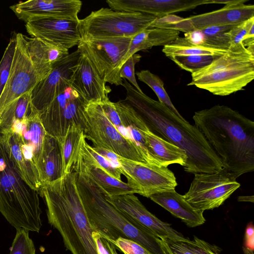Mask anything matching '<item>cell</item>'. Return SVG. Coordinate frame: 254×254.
<instances>
[{
	"label": "cell",
	"instance_id": "cell-1",
	"mask_svg": "<svg viewBox=\"0 0 254 254\" xmlns=\"http://www.w3.org/2000/svg\"><path fill=\"white\" fill-rule=\"evenodd\" d=\"M122 85L126 90L125 101L138 114L149 129L185 151V172L211 174L223 169L221 160L195 125L179 118L165 104L139 92L126 79H123Z\"/></svg>",
	"mask_w": 254,
	"mask_h": 254
},
{
	"label": "cell",
	"instance_id": "cell-2",
	"mask_svg": "<svg viewBox=\"0 0 254 254\" xmlns=\"http://www.w3.org/2000/svg\"><path fill=\"white\" fill-rule=\"evenodd\" d=\"M195 126L236 179L254 170V122L225 105L194 113Z\"/></svg>",
	"mask_w": 254,
	"mask_h": 254
},
{
	"label": "cell",
	"instance_id": "cell-3",
	"mask_svg": "<svg viewBox=\"0 0 254 254\" xmlns=\"http://www.w3.org/2000/svg\"><path fill=\"white\" fill-rule=\"evenodd\" d=\"M39 194L44 199L49 223L62 237L72 254H99L72 169L64 177L43 184Z\"/></svg>",
	"mask_w": 254,
	"mask_h": 254
},
{
	"label": "cell",
	"instance_id": "cell-4",
	"mask_svg": "<svg viewBox=\"0 0 254 254\" xmlns=\"http://www.w3.org/2000/svg\"><path fill=\"white\" fill-rule=\"evenodd\" d=\"M76 173L78 192L93 229L108 241L119 237L131 239L152 254H169L162 239L124 215L105 199L98 187L81 171Z\"/></svg>",
	"mask_w": 254,
	"mask_h": 254
},
{
	"label": "cell",
	"instance_id": "cell-5",
	"mask_svg": "<svg viewBox=\"0 0 254 254\" xmlns=\"http://www.w3.org/2000/svg\"><path fill=\"white\" fill-rule=\"evenodd\" d=\"M39 195L14 168L0 132V212L16 229L39 232L42 226Z\"/></svg>",
	"mask_w": 254,
	"mask_h": 254
},
{
	"label": "cell",
	"instance_id": "cell-6",
	"mask_svg": "<svg viewBox=\"0 0 254 254\" xmlns=\"http://www.w3.org/2000/svg\"><path fill=\"white\" fill-rule=\"evenodd\" d=\"M188 86L225 96L244 89L254 78V53L247 48L228 51L211 63L191 74Z\"/></svg>",
	"mask_w": 254,
	"mask_h": 254
},
{
	"label": "cell",
	"instance_id": "cell-7",
	"mask_svg": "<svg viewBox=\"0 0 254 254\" xmlns=\"http://www.w3.org/2000/svg\"><path fill=\"white\" fill-rule=\"evenodd\" d=\"M28 37L21 33L15 34L16 46L12 65L0 96V118L13 102L32 91L52 69L49 64L31 55Z\"/></svg>",
	"mask_w": 254,
	"mask_h": 254
},
{
	"label": "cell",
	"instance_id": "cell-8",
	"mask_svg": "<svg viewBox=\"0 0 254 254\" xmlns=\"http://www.w3.org/2000/svg\"><path fill=\"white\" fill-rule=\"evenodd\" d=\"M157 18L146 13L102 7L79 19L78 27L81 40L132 37L149 28Z\"/></svg>",
	"mask_w": 254,
	"mask_h": 254
},
{
	"label": "cell",
	"instance_id": "cell-9",
	"mask_svg": "<svg viewBox=\"0 0 254 254\" xmlns=\"http://www.w3.org/2000/svg\"><path fill=\"white\" fill-rule=\"evenodd\" d=\"M83 132L85 138L90 140L94 147L107 149L129 160L145 163L135 143L114 127L99 102L88 103L85 107Z\"/></svg>",
	"mask_w": 254,
	"mask_h": 254
},
{
	"label": "cell",
	"instance_id": "cell-10",
	"mask_svg": "<svg viewBox=\"0 0 254 254\" xmlns=\"http://www.w3.org/2000/svg\"><path fill=\"white\" fill-rule=\"evenodd\" d=\"M248 0H229L220 9L186 18L169 14L160 18L159 28L184 33L208 27L236 25L254 17V5Z\"/></svg>",
	"mask_w": 254,
	"mask_h": 254
},
{
	"label": "cell",
	"instance_id": "cell-11",
	"mask_svg": "<svg viewBox=\"0 0 254 254\" xmlns=\"http://www.w3.org/2000/svg\"><path fill=\"white\" fill-rule=\"evenodd\" d=\"M132 37L81 40L77 49L84 53L106 83L116 86L123 82L120 71Z\"/></svg>",
	"mask_w": 254,
	"mask_h": 254
},
{
	"label": "cell",
	"instance_id": "cell-12",
	"mask_svg": "<svg viewBox=\"0 0 254 254\" xmlns=\"http://www.w3.org/2000/svg\"><path fill=\"white\" fill-rule=\"evenodd\" d=\"M88 103L71 85L40 113L48 135L57 139L64 136L73 127L84 129V111Z\"/></svg>",
	"mask_w": 254,
	"mask_h": 254
},
{
	"label": "cell",
	"instance_id": "cell-13",
	"mask_svg": "<svg viewBox=\"0 0 254 254\" xmlns=\"http://www.w3.org/2000/svg\"><path fill=\"white\" fill-rule=\"evenodd\" d=\"M189 190L183 195L194 209L204 211L219 207L241 185L222 169L215 173H196Z\"/></svg>",
	"mask_w": 254,
	"mask_h": 254
},
{
	"label": "cell",
	"instance_id": "cell-14",
	"mask_svg": "<svg viewBox=\"0 0 254 254\" xmlns=\"http://www.w3.org/2000/svg\"><path fill=\"white\" fill-rule=\"evenodd\" d=\"M118 167L128 184L138 188L141 195L148 197L156 193L175 190L176 177L168 167L149 165L119 156Z\"/></svg>",
	"mask_w": 254,
	"mask_h": 254
},
{
	"label": "cell",
	"instance_id": "cell-15",
	"mask_svg": "<svg viewBox=\"0 0 254 254\" xmlns=\"http://www.w3.org/2000/svg\"><path fill=\"white\" fill-rule=\"evenodd\" d=\"M79 19L78 17H45L28 21L25 26L32 37L68 50L81 40L78 27Z\"/></svg>",
	"mask_w": 254,
	"mask_h": 254
},
{
	"label": "cell",
	"instance_id": "cell-16",
	"mask_svg": "<svg viewBox=\"0 0 254 254\" xmlns=\"http://www.w3.org/2000/svg\"><path fill=\"white\" fill-rule=\"evenodd\" d=\"M80 55L77 49L54 64L48 75L32 90V104L39 113L71 85L72 76Z\"/></svg>",
	"mask_w": 254,
	"mask_h": 254
},
{
	"label": "cell",
	"instance_id": "cell-17",
	"mask_svg": "<svg viewBox=\"0 0 254 254\" xmlns=\"http://www.w3.org/2000/svg\"><path fill=\"white\" fill-rule=\"evenodd\" d=\"M104 195L107 201L124 215L147 228L160 238L177 241L189 240L174 229L171 224L161 221L150 212L134 194Z\"/></svg>",
	"mask_w": 254,
	"mask_h": 254
},
{
	"label": "cell",
	"instance_id": "cell-18",
	"mask_svg": "<svg viewBox=\"0 0 254 254\" xmlns=\"http://www.w3.org/2000/svg\"><path fill=\"white\" fill-rule=\"evenodd\" d=\"M229 0H108L112 9L138 12L160 18L174 13L188 11L207 4H226Z\"/></svg>",
	"mask_w": 254,
	"mask_h": 254
},
{
	"label": "cell",
	"instance_id": "cell-19",
	"mask_svg": "<svg viewBox=\"0 0 254 254\" xmlns=\"http://www.w3.org/2000/svg\"><path fill=\"white\" fill-rule=\"evenodd\" d=\"M82 2L79 0H29L9 7L18 19L25 22L51 16L78 17Z\"/></svg>",
	"mask_w": 254,
	"mask_h": 254
},
{
	"label": "cell",
	"instance_id": "cell-20",
	"mask_svg": "<svg viewBox=\"0 0 254 254\" xmlns=\"http://www.w3.org/2000/svg\"><path fill=\"white\" fill-rule=\"evenodd\" d=\"M80 52L78 63L72 76L71 85L88 103L101 102L109 98L108 94L111 89L106 85V82L86 55Z\"/></svg>",
	"mask_w": 254,
	"mask_h": 254
},
{
	"label": "cell",
	"instance_id": "cell-21",
	"mask_svg": "<svg viewBox=\"0 0 254 254\" xmlns=\"http://www.w3.org/2000/svg\"><path fill=\"white\" fill-rule=\"evenodd\" d=\"M10 129L19 135L23 146L33 157L40 177L43 150L47 132L41 122L39 112L33 106L27 118L23 121L15 122Z\"/></svg>",
	"mask_w": 254,
	"mask_h": 254
},
{
	"label": "cell",
	"instance_id": "cell-22",
	"mask_svg": "<svg viewBox=\"0 0 254 254\" xmlns=\"http://www.w3.org/2000/svg\"><path fill=\"white\" fill-rule=\"evenodd\" d=\"M72 168L79 170L84 173L104 194L118 196L129 193L141 194L138 188L111 177L88 160L82 155L81 150Z\"/></svg>",
	"mask_w": 254,
	"mask_h": 254
},
{
	"label": "cell",
	"instance_id": "cell-23",
	"mask_svg": "<svg viewBox=\"0 0 254 254\" xmlns=\"http://www.w3.org/2000/svg\"><path fill=\"white\" fill-rule=\"evenodd\" d=\"M149 198L180 219L187 226L194 227L203 224L205 219L203 211L192 207L175 190L154 193Z\"/></svg>",
	"mask_w": 254,
	"mask_h": 254
},
{
	"label": "cell",
	"instance_id": "cell-24",
	"mask_svg": "<svg viewBox=\"0 0 254 254\" xmlns=\"http://www.w3.org/2000/svg\"><path fill=\"white\" fill-rule=\"evenodd\" d=\"M10 160L24 181L38 192L42 186L39 171L36 167L27 160L21 151L18 134L9 129L1 130Z\"/></svg>",
	"mask_w": 254,
	"mask_h": 254
},
{
	"label": "cell",
	"instance_id": "cell-25",
	"mask_svg": "<svg viewBox=\"0 0 254 254\" xmlns=\"http://www.w3.org/2000/svg\"><path fill=\"white\" fill-rule=\"evenodd\" d=\"M150 154L162 166L174 164L185 166L187 156L185 150L152 132L147 126L142 130Z\"/></svg>",
	"mask_w": 254,
	"mask_h": 254
},
{
	"label": "cell",
	"instance_id": "cell-26",
	"mask_svg": "<svg viewBox=\"0 0 254 254\" xmlns=\"http://www.w3.org/2000/svg\"><path fill=\"white\" fill-rule=\"evenodd\" d=\"M179 31L172 29L159 28H148L144 29L132 37L123 64L130 57L139 51L151 49L154 46L164 47L171 43L179 36Z\"/></svg>",
	"mask_w": 254,
	"mask_h": 254
},
{
	"label": "cell",
	"instance_id": "cell-27",
	"mask_svg": "<svg viewBox=\"0 0 254 254\" xmlns=\"http://www.w3.org/2000/svg\"><path fill=\"white\" fill-rule=\"evenodd\" d=\"M62 178V159L58 140L46 134L42 154V185Z\"/></svg>",
	"mask_w": 254,
	"mask_h": 254
},
{
	"label": "cell",
	"instance_id": "cell-28",
	"mask_svg": "<svg viewBox=\"0 0 254 254\" xmlns=\"http://www.w3.org/2000/svg\"><path fill=\"white\" fill-rule=\"evenodd\" d=\"M85 139L83 129L75 126L70 128L64 136L58 139L62 159V178L70 172Z\"/></svg>",
	"mask_w": 254,
	"mask_h": 254
},
{
	"label": "cell",
	"instance_id": "cell-29",
	"mask_svg": "<svg viewBox=\"0 0 254 254\" xmlns=\"http://www.w3.org/2000/svg\"><path fill=\"white\" fill-rule=\"evenodd\" d=\"M31 91H29L13 102L3 112L0 118V129L9 130L16 121H23L29 115L33 105Z\"/></svg>",
	"mask_w": 254,
	"mask_h": 254
},
{
	"label": "cell",
	"instance_id": "cell-30",
	"mask_svg": "<svg viewBox=\"0 0 254 254\" xmlns=\"http://www.w3.org/2000/svg\"><path fill=\"white\" fill-rule=\"evenodd\" d=\"M228 50L196 46L186 42L179 36L171 43L163 47V53L169 58L175 56L190 55H211L219 57L228 52Z\"/></svg>",
	"mask_w": 254,
	"mask_h": 254
},
{
	"label": "cell",
	"instance_id": "cell-31",
	"mask_svg": "<svg viewBox=\"0 0 254 254\" xmlns=\"http://www.w3.org/2000/svg\"><path fill=\"white\" fill-rule=\"evenodd\" d=\"M28 45L30 52L40 56L52 66L69 54L68 50L36 37H28Z\"/></svg>",
	"mask_w": 254,
	"mask_h": 254
},
{
	"label": "cell",
	"instance_id": "cell-32",
	"mask_svg": "<svg viewBox=\"0 0 254 254\" xmlns=\"http://www.w3.org/2000/svg\"><path fill=\"white\" fill-rule=\"evenodd\" d=\"M136 74L139 80L144 82L152 89L160 102L165 104L179 118L184 119L173 104L164 88L163 81L158 75L147 69L138 71Z\"/></svg>",
	"mask_w": 254,
	"mask_h": 254
},
{
	"label": "cell",
	"instance_id": "cell-33",
	"mask_svg": "<svg viewBox=\"0 0 254 254\" xmlns=\"http://www.w3.org/2000/svg\"><path fill=\"white\" fill-rule=\"evenodd\" d=\"M162 240L169 254H205L208 245L207 242L196 236L187 241Z\"/></svg>",
	"mask_w": 254,
	"mask_h": 254
},
{
	"label": "cell",
	"instance_id": "cell-34",
	"mask_svg": "<svg viewBox=\"0 0 254 254\" xmlns=\"http://www.w3.org/2000/svg\"><path fill=\"white\" fill-rule=\"evenodd\" d=\"M81 150L82 155L88 160L102 169L111 177L119 181H122V172L120 169L97 153L93 149V146H90L86 142L85 139L82 142Z\"/></svg>",
	"mask_w": 254,
	"mask_h": 254
},
{
	"label": "cell",
	"instance_id": "cell-35",
	"mask_svg": "<svg viewBox=\"0 0 254 254\" xmlns=\"http://www.w3.org/2000/svg\"><path fill=\"white\" fill-rule=\"evenodd\" d=\"M235 25L211 26L201 29L204 36L205 46L228 50L230 43L227 32Z\"/></svg>",
	"mask_w": 254,
	"mask_h": 254
},
{
	"label": "cell",
	"instance_id": "cell-36",
	"mask_svg": "<svg viewBox=\"0 0 254 254\" xmlns=\"http://www.w3.org/2000/svg\"><path fill=\"white\" fill-rule=\"evenodd\" d=\"M217 56L211 55H190L169 58L181 69L191 73L211 63Z\"/></svg>",
	"mask_w": 254,
	"mask_h": 254
},
{
	"label": "cell",
	"instance_id": "cell-37",
	"mask_svg": "<svg viewBox=\"0 0 254 254\" xmlns=\"http://www.w3.org/2000/svg\"><path fill=\"white\" fill-rule=\"evenodd\" d=\"M254 24V17H253L235 25L227 32L230 43L228 50L238 51L246 49L243 44V40Z\"/></svg>",
	"mask_w": 254,
	"mask_h": 254
},
{
	"label": "cell",
	"instance_id": "cell-38",
	"mask_svg": "<svg viewBox=\"0 0 254 254\" xmlns=\"http://www.w3.org/2000/svg\"><path fill=\"white\" fill-rule=\"evenodd\" d=\"M15 33H12L0 62V96L7 81L15 52Z\"/></svg>",
	"mask_w": 254,
	"mask_h": 254
},
{
	"label": "cell",
	"instance_id": "cell-39",
	"mask_svg": "<svg viewBox=\"0 0 254 254\" xmlns=\"http://www.w3.org/2000/svg\"><path fill=\"white\" fill-rule=\"evenodd\" d=\"M28 232L23 228L16 229L10 254H36L35 248L29 238Z\"/></svg>",
	"mask_w": 254,
	"mask_h": 254
},
{
	"label": "cell",
	"instance_id": "cell-40",
	"mask_svg": "<svg viewBox=\"0 0 254 254\" xmlns=\"http://www.w3.org/2000/svg\"><path fill=\"white\" fill-rule=\"evenodd\" d=\"M141 58L139 54H135L130 57L122 65L120 71V77L126 79L131 83L133 86L139 92L143 93L142 90L137 84L135 76L134 66Z\"/></svg>",
	"mask_w": 254,
	"mask_h": 254
},
{
	"label": "cell",
	"instance_id": "cell-41",
	"mask_svg": "<svg viewBox=\"0 0 254 254\" xmlns=\"http://www.w3.org/2000/svg\"><path fill=\"white\" fill-rule=\"evenodd\" d=\"M107 118L114 127L124 136L130 138L127 131L122 125L119 115L114 102L108 98L101 102H99Z\"/></svg>",
	"mask_w": 254,
	"mask_h": 254
},
{
	"label": "cell",
	"instance_id": "cell-42",
	"mask_svg": "<svg viewBox=\"0 0 254 254\" xmlns=\"http://www.w3.org/2000/svg\"><path fill=\"white\" fill-rule=\"evenodd\" d=\"M109 242L117 247L124 254H152L142 245L129 239L119 237Z\"/></svg>",
	"mask_w": 254,
	"mask_h": 254
},
{
	"label": "cell",
	"instance_id": "cell-43",
	"mask_svg": "<svg viewBox=\"0 0 254 254\" xmlns=\"http://www.w3.org/2000/svg\"><path fill=\"white\" fill-rule=\"evenodd\" d=\"M243 250L244 254H254V229L252 222L248 225L245 231Z\"/></svg>",
	"mask_w": 254,
	"mask_h": 254
},
{
	"label": "cell",
	"instance_id": "cell-44",
	"mask_svg": "<svg viewBox=\"0 0 254 254\" xmlns=\"http://www.w3.org/2000/svg\"><path fill=\"white\" fill-rule=\"evenodd\" d=\"M184 36L183 38L188 43L193 46L206 47L204 36L201 29L185 33Z\"/></svg>",
	"mask_w": 254,
	"mask_h": 254
},
{
	"label": "cell",
	"instance_id": "cell-45",
	"mask_svg": "<svg viewBox=\"0 0 254 254\" xmlns=\"http://www.w3.org/2000/svg\"><path fill=\"white\" fill-rule=\"evenodd\" d=\"M254 195H246V196H239L238 197V201L243 202H254Z\"/></svg>",
	"mask_w": 254,
	"mask_h": 254
},
{
	"label": "cell",
	"instance_id": "cell-46",
	"mask_svg": "<svg viewBox=\"0 0 254 254\" xmlns=\"http://www.w3.org/2000/svg\"><path fill=\"white\" fill-rule=\"evenodd\" d=\"M105 242L106 244V245L111 252L112 254H118L117 251L115 246L112 244L111 242H108L106 240H105Z\"/></svg>",
	"mask_w": 254,
	"mask_h": 254
},
{
	"label": "cell",
	"instance_id": "cell-47",
	"mask_svg": "<svg viewBox=\"0 0 254 254\" xmlns=\"http://www.w3.org/2000/svg\"><path fill=\"white\" fill-rule=\"evenodd\" d=\"M104 240H105V239H104ZM105 243H106V242H105ZM106 246H107V245H106ZM107 248H108V247H107ZM108 250H109V254H111V252L110 251V250H109V249H108Z\"/></svg>",
	"mask_w": 254,
	"mask_h": 254
}]
</instances>
